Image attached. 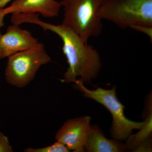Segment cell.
Here are the masks:
<instances>
[{
    "label": "cell",
    "instance_id": "1",
    "mask_svg": "<svg viewBox=\"0 0 152 152\" xmlns=\"http://www.w3.org/2000/svg\"><path fill=\"white\" fill-rule=\"evenodd\" d=\"M39 15L31 17V24L40 26L44 31H50L61 38L62 50L66 58L69 68L64 74L63 83H74L78 80L83 83H90L97 77L102 67L98 51L69 28L61 24L54 25L42 21Z\"/></svg>",
    "mask_w": 152,
    "mask_h": 152
},
{
    "label": "cell",
    "instance_id": "2",
    "mask_svg": "<svg viewBox=\"0 0 152 152\" xmlns=\"http://www.w3.org/2000/svg\"><path fill=\"white\" fill-rule=\"evenodd\" d=\"M106 0H61L62 24L77 33L86 42L100 35L103 28L99 11Z\"/></svg>",
    "mask_w": 152,
    "mask_h": 152
},
{
    "label": "cell",
    "instance_id": "3",
    "mask_svg": "<svg viewBox=\"0 0 152 152\" xmlns=\"http://www.w3.org/2000/svg\"><path fill=\"white\" fill-rule=\"evenodd\" d=\"M99 15L120 28L136 25L152 26V0H106Z\"/></svg>",
    "mask_w": 152,
    "mask_h": 152
},
{
    "label": "cell",
    "instance_id": "4",
    "mask_svg": "<svg viewBox=\"0 0 152 152\" xmlns=\"http://www.w3.org/2000/svg\"><path fill=\"white\" fill-rule=\"evenodd\" d=\"M5 70V78L9 84L23 88L34 80L42 66L51 61L43 44L22 51L9 57Z\"/></svg>",
    "mask_w": 152,
    "mask_h": 152
},
{
    "label": "cell",
    "instance_id": "5",
    "mask_svg": "<svg viewBox=\"0 0 152 152\" xmlns=\"http://www.w3.org/2000/svg\"><path fill=\"white\" fill-rule=\"evenodd\" d=\"M75 83L76 88L83 93L84 96L101 104L111 114L113 122L111 132L113 137L117 140H126L132 134L133 130L140 129L144 125V121H133L125 116V106L117 98L115 87L111 89L98 87L96 89L90 90L78 80Z\"/></svg>",
    "mask_w": 152,
    "mask_h": 152
},
{
    "label": "cell",
    "instance_id": "6",
    "mask_svg": "<svg viewBox=\"0 0 152 152\" xmlns=\"http://www.w3.org/2000/svg\"><path fill=\"white\" fill-rule=\"evenodd\" d=\"M89 116L79 117L68 120L57 132V141L61 142L74 152H84L87 133L91 125Z\"/></svg>",
    "mask_w": 152,
    "mask_h": 152
},
{
    "label": "cell",
    "instance_id": "7",
    "mask_svg": "<svg viewBox=\"0 0 152 152\" xmlns=\"http://www.w3.org/2000/svg\"><path fill=\"white\" fill-rule=\"evenodd\" d=\"M20 25L9 26L4 34L0 37V60L18 52L31 48L39 44L29 31L23 29Z\"/></svg>",
    "mask_w": 152,
    "mask_h": 152
},
{
    "label": "cell",
    "instance_id": "8",
    "mask_svg": "<svg viewBox=\"0 0 152 152\" xmlns=\"http://www.w3.org/2000/svg\"><path fill=\"white\" fill-rule=\"evenodd\" d=\"M61 7L60 2L56 0H14L5 9L8 15L38 13L49 18L58 17Z\"/></svg>",
    "mask_w": 152,
    "mask_h": 152
},
{
    "label": "cell",
    "instance_id": "9",
    "mask_svg": "<svg viewBox=\"0 0 152 152\" xmlns=\"http://www.w3.org/2000/svg\"><path fill=\"white\" fill-rule=\"evenodd\" d=\"M126 145L119 141L107 138L99 129L91 126L87 133L85 150L90 152H118L126 151Z\"/></svg>",
    "mask_w": 152,
    "mask_h": 152
},
{
    "label": "cell",
    "instance_id": "10",
    "mask_svg": "<svg viewBox=\"0 0 152 152\" xmlns=\"http://www.w3.org/2000/svg\"><path fill=\"white\" fill-rule=\"evenodd\" d=\"M152 133V113L144 121V125L140 129V131L135 134L131 135L128 137L126 146L128 148L135 150L141 144L149 140Z\"/></svg>",
    "mask_w": 152,
    "mask_h": 152
},
{
    "label": "cell",
    "instance_id": "11",
    "mask_svg": "<svg viewBox=\"0 0 152 152\" xmlns=\"http://www.w3.org/2000/svg\"><path fill=\"white\" fill-rule=\"evenodd\" d=\"M26 152H69L70 150L65 145L57 141L51 145L39 148H28L24 150Z\"/></svg>",
    "mask_w": 152,
    "mask_h": 152
},
{
    "label": "cell",
    "instance_id": "12",
    "mask_svg": "<svg viewBox=\"0 0 152 152\" xmlns=\"http://www.w3.org/2000/svg\"><path fill=\"white\" fill-rule=\"evenodd\" d=\"M13 152L8 137L4 133L0 132V152Z\"/></svg>",
    "mask_w": 152,
    "mask_h": 152
},
{
    "label": "cell",
    "instance_id": "13",
    "mask_svg": "<svg viewBox=\"0 0 152 152\" xmlns=\"http://www.w3.org/2000/svg\"><path fill=\"white\" fill-rule=\"evenodd\" d=\"M130 28L136 31H139L146 35L150 38L152 42V26H144V25H136L131 26Z\"/></svg>",
    "mask_w": 152,
    "mask_h": 152
},
{
    "label": "cell",
    "instance_id": "14",
    "mask_svg": "<svg viewBox=\"0 0 152 152\" xmlns=\"http://www.w3.org/2000/svg\"><path fill=\"white\" fill-rule=\"evenodd\" d=\"M8 14L7 13L5 7L4 8L0 9V28L2 27L4 25V18Z\"/></svg>",
    "mask_w": 152,
    "mask_h": 152
},
{
    "label": "cell",
    "instance_id": "15",
    "mask_svg": "<svg viewBox=\"0 0 152 152\" xmlns=\"http://www.w3.org/2000/svg\"><path fill=\"white\" fill-rule=\"evenodd\" d=\"M13 1L14 0H0V9L4 8L8 4Z\"/></svg>",
    "mask_w": 152,
    "mask_h": 152
},
{
    "label": "cell",
    "instance_id": "16",
    "mask_svg": "<svg viewBox=\"0 0 152 152\" xmlns=\"http://www.w3.org/2000/svg\"><path fill=\"white\" fill-rule=\"evenodd\" d=\"M1 31H0V37H1Z\"/></svg>",
    "mask_w": 152,
    "mask_h": 152
}]
</instances>
